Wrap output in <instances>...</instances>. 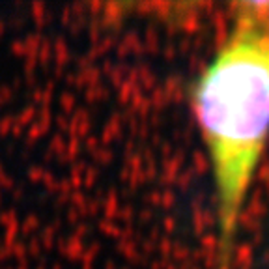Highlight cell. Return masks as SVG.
I'll list each match as a JSON object with an SVG mask.
<instances>
[{
	"instance_id": "1",
	"label": "cell",
	"mask_w": 269,
	"mask_h": 269,
	"mask_svg": "<svg viewBox=\"0 0 269 269\" xmlns=\"http://www.w3.org/2000/svg\"><path fill=\"white\" fill-rule=\"evenodd\" d=\"M191 105L213 178L219 269H228L269 142V2L236 6L225 39L194 81Z\"/></svg>"
}]
</instances>
